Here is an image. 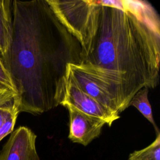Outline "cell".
I'll return each mask as SVG.
<instances>
[{"mask_svg":"<svg viewBox=\"0 0 160 160\" xmlns=\"http://www.w3.org/2000/svg\"><path fill=\"white\" fill-rule=\"evenodd\" d=\"M58 104L61 106L64 104L71 105L86 114L102 119L109 126L120 118L119 114L111 112L84 92L68 72L67 68L59 90Z\"/></svg>","mask_w":160,"mask_h":160,"instance_id":"3","label":"cell"},{"mask_svg":"<svg viewBox=\"0 0 160 160\" xmlns=\"http://www.w3.org/2000/svg\"><path fill=\"white\" fill-rule=\"evenodd\" d=\"M80 46V64L107 84L123 111L159 82L160 22L146 1L46 0Z\"/></svg>","mask_w":160,"mask_h":160,"instance_id":"1","label":"cell"},{"mask_svg":"<svg viewBox=\"0 0 160 160\" xmlns=\"http://www.w3.org/2000/svg\"><path fill=\"white\" fill-rule=\"evenodd\" d=\"M148 91L149 88L147 87H143L138 91L130 100L128 107L130 106L135 107L153 125L158 133L159 131L153 119L151 106L148 98Z\"/></svg>","mask_w":160,"mask_h":160,"instance_id":"9","label":"cell"},{"mask_svg":"<svg viewBox=\"0 0 160 160\" xmlns=\"http://www.w3.org/2000/svg\"><path fill=\"white\" fill-rule=\"evenodd\" d=\"M36 135L20 126L11 134L0 152V160H40L36 148Z\"/></svg>","mask_w":160,"mask_h":160,"instance_id":"6","label":"cell"},{"mask_svg":"<svg viewBox=\"0 0 160 160\" xmlns=\"http://www.w3.org/2000/svg\"><path fill=\"white\" fill-rule=\"evenodd\" d=\"M67 71L84 92L111 112L118 114L121 112L118 101L112 89L107 84L86 71L80 64H68Z\"/></svg>","mask_w":160,"mask_h":160,"instance_id":"4","label":"cell"},{"mask_svg":"<svg viewBox=\"0 0 160 160\" xmlns=\"http://www.w3.org/2000/svg\"><path fill=\"white\" fill-rule=\"evenodd\" d=\"M10 46L1 58L18 93L19 112L39 115L56 107L68 64L80 46L46 0L12 2Z\"/></svg>","mask_w":160,"mask_h":160,"instance_id":"2","label":"cell"},{"mask_svg":"<svg viewBox=\"0 0 160 160\" xmlns=\"http://www.w3.org/2000/svg\"><path fill=\"white\" fill-rule=\"evenodd\" d=\"M16 99L18 100L16 92L5 87L0 86V106Z\"/></svg>","mask_w":160,"mask_h":160,"instance_id":"12","label":"cell"},{"mask_svg":"<svg viewBox=\"0 0 160 160\" xmlns=\"http://www.w3.org/2000/svg\"><path fill=\"white\" fill-rule=\"evenodd\" d=\"M0 86L5 87L17 93L11 76L0 58ZM18 94V93H17Z\"/></svg>","mask_w":160,"mask_h":160,"instance_id":"11","label":"cell"},{"mask_svg":"<svg viewBox=\"0 0 160 160\" xmlns=\"http://www.w3.org/2000/svg\"><path fill=\"white\" fill-rule=\"evenodd\" d=\"M128 160H160V133L150 145L130 154Z\"/></svg>","mask_w":160,"mask_h":160,"instance_id":"10","label":"cell"},{"mask_svg":"<svg viewBox=\"0 0 160 160\" xmlns=\"http://www.w3.org/2000/svg\"><path fill=\"white\" fill-rule=\"evenodd\" d=\"M69 112L68 138L73 142L87 146L98 138L106 124L102 119L86 114L71 105L64 104Z\"/></svg>","mask_w":160,"mask_h":160,"instance_id":"5","label":"cell"},{"mask_svg":"<svg viewBox=\"0 0 160 160\" xmlns=\"http://www.w3.org/2000/svg\"><path fill=\"white\" fill-rule=\"evenodd\" d=\"M19 112L17 99L0 106V141L13 131Z\"/></svg>","mask_w":160,"mask_h":160,"instance_id":"8","label":"cell"},{"mask_svg":"<svg viewBox=\"0 0 160 160\" xmlns=\"http://www.w3.org/2000/svg\"><path fill=\"white\" fill-rule=\"evenodd\" d=\"M12 2L0 0V54L3 56L10 46L12 33Z\"/></svg>","mask_w":160,"mask_h":160,"instance_id":"7","label":"cell"}]
</instances>
